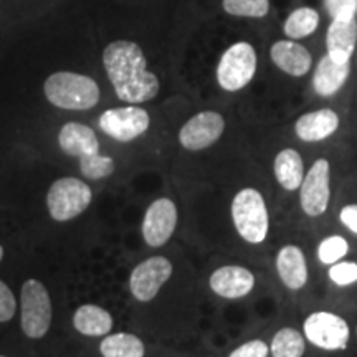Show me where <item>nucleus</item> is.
<instances>
[{"instance_id":"f03ea898","label":"nucleus","mask_w":357,"mask_h":357,"mask_svg":"<svg viewBox=\"0 0 357 357\" xmlns=\"http://www.w3.org/2000/svg\"><path fill=\"white\" fill-rule=\"evenodd\" d=\"M231 222L236 234L250 245H261L270 234V212L266 200L255 187H243L230 205Z\"/></svg>"},{"instance_id":"393cba45","label":"nucleus","mask_w":357,"mask_h":357,"mask_svg":"<svg viewBox=\"0 0 357 357\" xmlns=\"http://www.w3.org/2000/svg\"><path fill=\"white\" fill-rule=\"evenodd\" d=\"M223 12L242 19H263L270 13V0H222Z\"/></svg>"},{"instance_id":"473e14b6","label":"nucleus","mask_w":357,"mask_h":357,"mask_svg":"<svg viewBox=\"0 0 357 357\" xmlns=\"http://www.w3.org/2000/svg\"><path fill=\"white\" fill-rule=\"evenodd\" d=\"M2 258H3V248L2 245H0V261H2Z\"/></svg>"},{"instance_id":"9b49d317","label":"nucleus","mask_w":357,"mask_h":357,"mask_svg":"<svg viewBox=\"0 0 357 357\" xmlns=\"http://www.w3.org/2000/svg\"><path fill=\"white\" fill-rule=\"evenodd\" d=\"M225 131V119L217 111H202L192 116L178 131L181 146L192 153L204 151L215 144Z\"/></svg>"},{"instance_id":"ddd939ff","label":"nucleus","mask_w":357,"mask_h":357,"mask_svg":"<svg viewBox=\"0 0 357 357\" xmlns=\"http://www.w3.org/2000/svg\"><path fill=\"white\" fill-rule=\"evenodd\" d=\"M255 275L242 265H225L217 268L208 278L211 289L223 300H240L255 288Z\"/></svg>"},{"instance_id":"c85d7f7f","label":"nucleus","mask_w":357,"mask_h":357,"mask_svg":"<svg viewBox=\"0 0 357 357\" xmlns=\"http://www.w3.org/2000/svg\"><path fill=\"white\" fill-rule=\"evenodd\" d=\"M270 346L261 339H252L230 352L229 357H268Z\"/></svg>"},{"instance_id":"5701e85b","label":"nucleus","mask_w":357,"mask_h":357,"mask_svg":"<svg viewBox=\"0 0 357 357\" xmlns=\"http://www.w3.org/2000/svg\"><path fill=\"white\" fill-rule=\"evenodd\" d=\"M100 351L102 357H144L146 347L139 337L129 333L109 334L102 339Z\"/></svg>"},{"instance_id":"dca6fc26","label":"nucleus","mask_w":357,"mask_h":357,"mask_svg":"<svg viewBox=\"0 0 357 357\" xmlns=\"http://www.w3.org/2000/svg\"><path fill=\"white\" fill-rule=\"evenodd\" d=\"M341 124L339 114L331 108H321L301 114L294 123V134L303 142H321L336 134Z\"/></svg>"},{"instance_id":"423d86ee","label":"nucleus","mask_w":357,"mask_h":357,"mask_svg":"<svg viewBox=\"0 0 357 357\" xmlns=\"http://www.w3.org/2000/svg\"><path fill=\"white\" fill-rule=\"evenodd\" d=\"M20 324L26 337L40 339L52 324L50 294L42 281L26 280L20 294Z\"/></svg>"},{"instance_id":"6e6552de","label":"nucleus","mask_w":357,"mask_h":357,"mask_svg":"<svg viewBox=\"0 0 357 357\" xmlns=\"http://www.w3.org/2000/svg\"><path fill=\"white\" fill-rule=\"evenodd\" d=\"M331 200V164L326 158H318L311 164L300 187L301 211L307 217L324 215Z\"/></svg>"},{"instance_id":"f8f14e48","label":"nucleus","mask_w":357,"mask_h":357,"mask_svg":"<svg viewBox=\"0 0 357 357\" xmlns=\"http://www.w3.org/2000/svg\"><path fill=\"white\" fill-rule=\"evenodd\" d=\"M177 207L171 199H155L147 207L142 220L141 231L144 242L153 248L166 245L177 227Z\"/></svg>"},{"instance_id":"a211bd4d","label":"nucleus","mask_w":357,"mask_h":357,"mask_svg":"<svg viewBox=\"0 0 357 357\" xmlns=\"http://www.w3.org/2000/svg\"><path fill=\"white\" fill-rule=\"evenodd\" d=\"M58 144L71 158H88L100 154V142L91 128L79 123H68L58 134Z\"/></svg>"},{"instance_id":"7ed1b4c3","label":"nucleus","mask_w":357,"mask_h":357,"mask_svg":"<svg viewBox=\"0 0 357 357\" xmlns=\"http://www.w3.org/2000/svg\"><path fill=\"white\" fill-rule=\"evenodd\" d=\"M43 91L47 100L61 109H91L100 101V86L95 79L71 71H58L48 77Z\"/></svg>"},{"instance_id":"9d476101","label":"nucleus","mask_w":357,"mask_h":357,"mask_svg":"<svg viewBox=\"0 0 357 357\" xmlns=\"http://www.w3.org/2000/svg\"><path fill=\"white\" fill-rule=\"evenodd\" d=\"M149 113L139 106H124L105 111L100 116V129L119 142H131L149 129Z\"/></svg>"},{"instance_id":"4be33fe9","label":"nucleus","mask_w":357,"mask_h":357,"mask_svg":"<svg viewBox=\"0 0 357 357\" xmlns=\"http://www.w3.org/2000/svg\"><path fill=\"white\" fill-rule=\"evenodd\" d=\"M321 17L316 8L298 7L289 13L283 24V33L289 40H301L310 37L318 30Z\"/></svg>"},{"instance_id":"7c9ffc66","label":"nucleus","mask_w":357,"mask_h":357,"mask_svg":"<svg viewBox=\"0 0 357 357\" xmlns=\"http://www.w3.org/2000/svg\"><path fill=\"white\" fill-rule=\"evenodd\" d=\"M324 6L333 19L356 17L357 13V0H324Z\"/></svg>"},{"instance_id":"aec40b11","label":"nucleus","mask_w":357,"mask_h":357,"mask_svg":"<svg viewBox=\"0 0 357 357\" xmlns=\"http://www.w3.org/2000/svg\"><path fill=\"white\" fill-rule=\"evenodd\" d=\"M273 172L281 189L287 192L300 190L303 178H305V162H303L301 154L293 147H284L276 154Z\"/></svg>"},{"instance_id":"412c9836","label":"nucleus","mask_w":357,"mask_h":357,"mask_svg":"<svg viewBox=\"0 0 357 357\" xmlns=\"http://www.w3.org/2000/svg\"><path fill=\"white\" fill-rule=\"evenodd\" d=\"M75 329L83 336H105L113 329V318L105 307L98 305H82L73 314Z\"/></svg>"},{"instance_id":"6ab92c4d","label":"nucleus","mask_w":357,"mask_h":357,"mask_svg":"<svg viewBox=\"0 0 357 357\" xmlns=\"http://www.w3.org/2000/svg\"><path fill=\"white\" fill-rule=\"evenodd\" d=\"M351 75L349 63H336L329 58L328 53L321 58L312 75V88L323 98H331L341 91L342 86L347 83Z\"/></svg>"},{"instance_id":"a878e982","label":"nucleus","mask_w":357,"mask_h":357,"mask_svg":"<svg viewBox=\"0 0 357 357\" xmlns=\"http://www.w3.org/2000/svg\"><path fill=\"white\" fill-rule=\"evenodd\" d=\"M349 253V242L341 235H331L321 240L316 250V255L321 265L331 266L334 263L344 260V257Z\"/></svg>"},{"instance_id":"0eeeda50","label":"nucleus","mask_w":357,"mask_h":357,"mask_svg":"<svg viewBox=\"0 0 357 357\" xmlns=\"http://www.w3.org/2000/svg\"><path fill=\"white\" fill-rule=\"evenodd\" d=\"M303 334L312 346L323 351H344L351 329L342 316L333 311H314L303 321Z\"/></svg>"},{"instance_id":"f3484780","label":"nucleus","mask_w":357,"mask_h":357,"mask_svg":"<svg viewBox=\"0 0 357 357\" xmlns=\"http://www.w3.org/2000/svg\"><path fill=\"white\" fill-rule=\"evenodd\" d=\"M276 273L289 291H300L307 283V261L298 245H284L276 253Z\"/></svg>"},{"instance_id":"cd10ccee","label":"nucleus","mask_w":357,"mask_h":357,"mask_svg":"<svg viewBox=\"0 0 357 357\" xmlns=\"http://www.w3.org/2000/svg\"><path fill=\"white\" fill-rule=\"evenodd\" d=\"M328 276L339 288L351 287L357 283V261L341 260L334 263L328 270Z\"/></svg>"},{"instance_id":"2eb2a0df","label":"nucleus","mask_w":357,"mask_h":357,"mask_svg":"<svg viewBox=\"0 0 357 357\" xmlns=\"http://www.w3.org/2000/svg\"><path fill=\"white\" fill-rule=\"evenodd\" d=\"M270 58L276 68L293 78H301L312 68V55L305 45L294 40H278L271 45Z\"/></svg>"},{"instance_id":"4468645a","label":"nucleus","mask_w":357,"mask_h":357,"mask_svg":"<svg viewBox=\"0 0 357 357\" xmlns=\"http://www.w3.org/2000/svg\"><path fill=\"white\" fill-rule=\"evenodd\" d=\"M357 43L356 17L333 19L326 32V50L336 63H349Z\"/></svg>"},{"instance_id":"2f4dec72","label":"nucleus","mask_w":357,"mask_h":357,"mask_svg":"<svg viewBox=\"0 0 357 357\" xmlns=\"http://www.w3.org/2000/svg\"><path fill=\"white\" fill-rule=\"evenodd\" d=\"M339 220L351 234L357 235V204H347L339 212Z\"/></svg>"},{"instance_id":"20e7f679","label":"nucleus","mask_w":357,"mask_h":357,"mask_svg":"<svg viewBox=\"0 0 357 357\" xmlns=\"http://www.w3.org/2000/svg\"><path fill=\"white\" fill-rule=\"evenodd\" d=\"M258 68L257 50L252 43L236 42L222 53L217 65V83L223 91L236 93L247 88Z\"/></svg>"},{"instance_id":"b1692460","label":"nucleus","mask_w":357,"mask_h":357,"mask_svg":"<svg viewBox=\"0 0 357 357\" xmlns=\"http://www.w3.org/2000/svg\"><path fill=\"white\" fill-rule=\"evenodd\" d=\"M305 351V334L294 328H281L271 339L270 354L273 357H303Z\"/></svg>"},{"instance_id":"72a5a7b5","label":"nucleus","mask_w":357,"mask_h":357,"mask_svg":"<svg viewBox=\"0 0 357 357\" xmlns=\"http://www.w3.org/2000/svg\"><path fill=\"white\" fill-rule=\"evenodd\" d=\"M0 357H3V356H0Z\"/></svg>"},{"instance_id":"39448f33","label":"nucleus","mask_w":357,"mask_h":357,"mask_svg":"<svg viewBox=\"0 0 357 357\" xmlns=\"http://www.w3.org/2000/svg\"><path fill=\"white\" fill-rule=\"evenodd\" d=\"M93 200L88 184L75 177H63L53 182L47 194L48 213L53 220L68 222L86 211Z\"/></svg>"},{"instance_id":"1a4fd4ad","label":"nucleus","mask_w":357,"mask_h":357,"mask_svg":"<svg viewBox=\"0 0 357 357\" xmlns=\"http://www.w3.org/2000/svg\"><path fill=\"white\" fill-rule=\"evenodd\" d=\"M172 263L166 257H151L139 263L129 276V291L134 300L153 301L172 276Z\"/></svg>"},{"instance_id":"bb28decb","label":"nucleus","mask_w":357,"mask_h":357,"mask_svg":"<svg viewBox=\"0 0 357 357\" xmlns=\"http://www.w3.org/2000/svg\"><path fill=\"white\" fill-rule=\"evenodd\" d=\"M114 160L109 155H88V158L79 159V171L84 177L91 181H100V178L109 177L114 172Z\"/></svg>"},{"instance_id":"f257e3e1","label":"nucleus","mask_w":357,"mask_h":357,"mask_svg":"<svg viewBox=\"0 0 357 357\" xmlns=\"http://www.w3.org/2000/svg\"><path fill=\"white\" fill-rule=\"evenodd\" d=\"M102 65L121 101L141 105L158 96L159 78L147 70L144 52L137 43L129 40L109 43L102 52Z\"/></svg>"},{"instance_id":"c756f323","label":"nucleus","mask_w":357,"mask_h":357,"mask_svg":"<svg viewBox=\"0 0 357 357\" xmlns=\"http://www.w3.org/2000/svg\"><path fill=\"white\" fill-rule=\"evenodd\" d=\"M17 301L12 289L0 280V323H7L15 316Z\"/></svg>"}]
</instances>
